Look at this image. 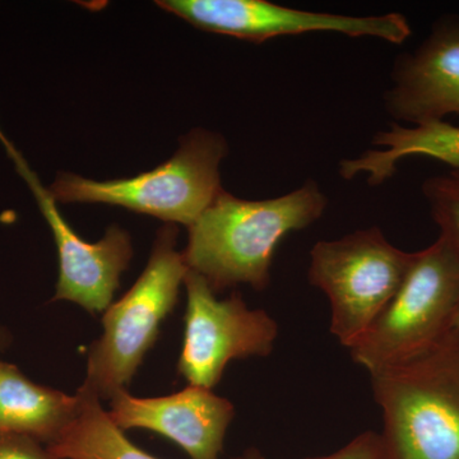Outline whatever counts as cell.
Wrapping results in <instances>:
<instances>
[{
	"mask_svg": "<svg viewBox=\"0 0 459 459\" xmlns=\"http://www.w3.org/2000/svg\"><path fill=\"white\" fill-rule=\"evenodd\" d=\"M328 199L314 180L281 197L247 201L223 192L189 228L183 253L214 292L246 283L262 291L282 238L318 221Z\"/></svg>",
	"mask_w": 459,
	"mask_h": 459,
	"instance_id": "1",
	"label": "cell"
},
{
	"mask_svg": "<svg viewBox=\"0 0 459 459\" xmlns=\"http://www.w3.org/2000/svg\"><path fill=\"white\" fill-rule=\"evenodd\" d=\"M370 377L392 459H459V329Z\"/></svg>",
	"mask_w": 459,
	"mask_h": 459,
	"instance_id": "2",
	"label": "cell"
},
{
	"mask_svg": "<svg viewBox=\"0 0 459 459\" xmlns=\"http://www.w3.org/2000/svg\"><path fill=\"white\" fill-rule=\"evenodd\" d=\"M177 237L175 226L160 230L146 270L104 313V331L91 344L82 385L100 400H111L126 391L177 304L188 272L183 253L177 250Z\"/></svg>",
	"mask_w": 459,
	"mask_h": 459,
	"instance_id": "3",
	"label": "cell"
},
{
	"mask_svg": "<svg viewBox=\"0 0 459 459\" xmlns=\"http://www.w3.org/2000/svg\"><path fill=\"white\" fill-rule=\"evenodd\" d=\"M226 153L221 135L195 129L181 140L172 159L152 171L108 181L60 174L49 192L63 204L122 205L190 228L223 192L220 164Z\"/></svg>",
	"mask_w": 459,
	"mask_h": 459,
	"instance_id": "4",
	"label": "cell"
},
{
	"mask_svg": "<svg viewBox=\"0 0 459 459\" xmlns=\"http://www.w3.org/2000/svg\"><path fill=\"white\" fill-rule=\"evenodd\" d=\"M459 312V256L443 238L413 256L397 294L350 349L369 373L430 349L455 328Z\"/></svg>",
	"mask_w": 459,
	"mask_h": 459,
	"instance_id": "5",
	"label": "cell"
},
{
	"mask_svg": "<svg viewBox=\"0 0 459 459\" xmlns=\"http://www.w3.org/2000/svg\"><path fill=\"white\" fill-rule=\"evenodd\" d=\"M415 253L392 246L382 230H358L319 241L310 252L307 279L331 303V332L352 349L397 294Z\"/></svg>",
	"mask_w": 459,
	"mask_h": 459,
	"instance_id": "6",
	"label": "cell"
},
{
	"mask_svg": "<svg viewBox=\"0 0 459 459\" xmlns=\"http://www.w3.org/2000/svg\"><path fill=\"white\" fill-rule=\"evenodd\" d=\"M188 296L178 371L190 385L213 389L231 360L270 355L279 336L276 320L247 307L241 296L220 300L197 272H186Z\"/></svg>",
	"mask_w": 459,
	"mask_h": 459,
	"instance_id": "7",
	"label": "cell"
},
{
	"mask_svg": "<svg viewBox=\"0 0 459 459\" xmlns=\"http://www.w3.org/2000/svg\"><path fill=\"white\" fill-rule=\"evenodd\" d=\"M157 4L197 29L253 42L309 32H337L402 44L412 33L409 21L400 13L344 16L300 11L267 0H164Z\"/></svg>",
	"mask_w": 459,
	"mask_h": 459,
	"instance_id": "8",
	"label": "cell"
},
{
	"mask_svg": "<svg viewBox=\"0 0 459 459\" xmlns=\"http://www.w3.org/2000/svg\"><path fill=\"white\" fill-rule=\"evenodd\" d=\"M385 107L411 126L459 115V16L440 17L415 50L397 57Z\"/></svg>",
	"mask_w": 459,
	"mask_h": 459,
	"instance_id": "9",
	"label": "cell"
},
{
	"mask_svg": "<svg viewBox=\"0 0 459 459\" xmlns=\"http://www.w3.org/2000/svg\"><path fill=\"white\" fill-rule=\"evenodd\" d=\"M108 418L122 429H146L179 446L190 459H220L235 407L212 389L189 385L166 397L137 398L126 391L110 400Z\"/></svg>",
	"mask_w": 459,
	"mask_h": 459,
	"instance_id": "10",
	"label": "cell"
},
{
	"mask_svg": "<svg viewBox=\"0 0 459 459\" xmlns=\"http://www.w3.org/2000/svg\"><path fill=\"white\" fill-rule=\"evenodd\" d=\"M38 204L53 231L59 255L53 301H72L91 314L107 312L132 259L128 232L113 226L98 243H87L68 225L50 195H42Z\"/></svg>",
	"mask_w": 459,
	"mask_h": 459,
	"instance_id": "11",
	"label": "cell"
},
{
	"mask_svg": "<svg viewBox=\"0 0 459 459\" xmlns=\"http://www.w3.org/2000/svg\"><path fill=\"white\" fill-rule=\"evenodd\" d=\"M78 395L36 385L14 365L0 361V431L49 446L77 415Z\"/></svg>",
	"mask_w": 459,
	"mask_h": 459,
	"instance_id": "12",
	"label": "cell"
},
{
	"mask_svg": "<svg viewBox=\"0 0 459 459\" xmlns=\"http://www.w3.org/2000/svg\"><path fill=\"white\" fill-rule=\"evenodd\" d=\"M77 415L59 437L47 446L59 459H159L148 455L126 437L108 418L101 400L81 386ZM234 459H267L256 448Z\"/></svg>",
	"mask_w": 459,
	"mask_h": 459,
	"instance_id": "13",
	"label": "cell"
},
{
	"mask_svg": "<svg viewBox=\"0 0 459 459\" xmlns=\"http://www.w3.org/2000/svg\"><path fill=\"white\" fill-rule=\"evenodd\" d=\"M377 162L385 170H395L398 162L410 156L437 160L451 169H459V126L444 122L403 126L392 124L386 132L377 133Z\"/></svg>",
	"mask_w": 459,
	"mask_h": 459,
	"instance_id": "14",
	"label": "cell"
},
{
	"mask_svg": "<svg viewBox=\"0 0 459 459\" xmlns=\"http://www.w3.org/2000/svg\"><path fill=\"white\" fill-rule=\"evenodd\" d=\"M422 195L440 230L439 237L459 256V169L428 178L422 184Z\"/></svg>",
	"mask_w": 459,
	"mask_h": 459,
	"instance_id": "15",
	"label": "cell"
},
{
	"mask_svg": "<svg viewBox=\"0 0 459 459\" xmlns=\"http://www.w3.org/2000/svg\"><path fill=\"white\" fill-rule=\"evenodd\" d=\"M304 459H392V457L382 434L365 431L353 437L351 442L338 449L337 452Z\"/></svg>",
	"mask_w": 459,
	"mask_h": 459,
	"instance_id": "16",
	"label": "cell"
},
{
	"mask_svg": "<svg viewBox=\"0 0 459 459\" xmlns=\"http://www.w3.org/2000/svg\"><path fill=\"white\" fill-rule=\"evenodd\" d=\"M0 459H59L47 446L26 435L0 431Z\"/></svg>",
	"mask_w": 459,
	"mask_h": 459,
	"instance_id": "17",
	"label": "cell"
},
{
	"mask_svg": "<svg viewBox=\"0 0 459 459\" xmlns=\"http://www.w3.org/2000/svg\"><path fill=\"white\" fill-rule=\"evenodd\" d=\"M4 334L0 333V349H2L3 344H4Z\"/></svg>",
	"mask_w": 459,
	"mask_h": 459,
	"instance_id": "18",
	"label": "cell"
},
{
	"mask_svg": "<svg viewBox=\"0 0 459 459\" xmlns=\"http://www.w3.org/2000/svg\"><path fill=\"white\" fill-rule=\"evenodd\" d=\"M455 328L459 329V312H458L457 318H455Z\"/></svg>",
	"mask_w": 459,
	"mask_h": 459,
	"instance_id": "19",
	"label": "cell"
}]
</instances>
